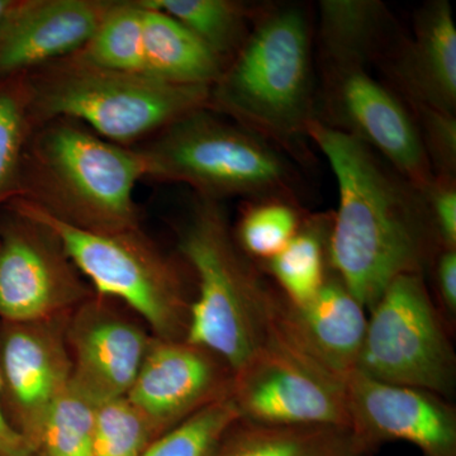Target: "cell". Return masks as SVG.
I'll list each match as a JSON object with an SVG mask.
<instances>
[{"label": "cell", "mask_w": 456, "mask_h": 456, "mask_svg": "<svg viewBox=\"0 0 456 456\" xmlns=\"http://www.w3.org/2000/svg\"><path fill=\"white\" fill-rule=\"evenodd\" d=\"M331 217L314 216L281 253L266 261L278 289L293 305H303L316 296L329 275V237Z\"/></svg>", "instance_id": "obj_23"}, {"label": "cell", "mask_w": 456, "mask_h": 456, "mask_svg": "<svg viewBox=\"0 0 456 456\" xmlns=\"http://www.w3.org/2000/svg\"><path fill=\"white\" fill-rule=\"evenodd\" d=\"M7 206L41 221L97 296L121 303L163 340H184L191 302L178 268L137 230L99 233L79 230L16 198Z\"/></svg>", "instance_id": "obj_7"}, {"label": "cell", "mask_w": 456, "mask_h": 456, "mask_svg": "<svg viewBox=\"0 0 456 456\" xmlns=\"http://www.w3.org/2000/svg\"><path fill=\"white\" fill-rule=\"evenodd\" d=\"M308 139L325 156L338 188L330 268L370 311L393 281L424 274L443 250L426 191L364 143L320 119H312Z\"/></svg>", "instance_id": "obj_1"}, {"label": "cell", "mask_w": 456, "mask_h": 456, "mask_svg": "<svg viewBox=\"0 0 456 456\" xmlns=\"http://www.w3.org/2000/svg\"><path fill=\"white\" fill-rule=\"evenodd\" d=\"M350 428L371 449L412 444L424 456H456L454 407L435 393L378 382L354 371L346 380Z\"/></svg>", "instance_id": "obj_15"}, {"label": "cell", "mask_w": 456, "mask_h": 456, "mask_svg": "<svg viewBox=\"0 0 456 456\" xmlns=\"http://www.w3.org/2000/svg\"><path fill=\"white\" fill-rule=\"evenodd\" d=\"M36 128L57 118L82 123L102 139L130 147L209 107L211 86L108 70L62 57L28 73Z\"/></svg>", "instance_id": "obj_5"}, {"label": "cell", "mask_w": 456, "mask_h": 456, "mask_svg": "<svg viewBox=\"0 0 456 456\" xmlns=\"http://www.w3.org/2000/svg\"><path fill=\"white\" fill-rule=\"evenodd\" d=\"M178 248L198 283L184 340L212 351L235 374L268 345L281 292L240 248L220 200H198Z\"/></svg>", "instance_id": "obj_4"}, {"label": "cell", "mask_w": 456, "mask_h": 456, "mask_svg": "<svg viewBox=\"0 0 456 456\" xmlns=\"http://www.w3.org/2000/svg\"><path fill=\"white\" fill-rule=\"evenodd\" d=\"M113 0H11L0 18V80L77 53Z\"/></svg>", "instance_id": "obj_16"}, {"label": "cell", "mask_w": 456, "mask_h": 456, "mask_svg": "<svg viewBox=\"0 0 456 456\" xmlns=\"http://www.w3.org/2000/svg\"><path fill=\"white\" fill-rule=\"evenodd\" d=\"M98 402L71 379L50 411L33 456H94Z\"/></svg>", "instance_id": "obj_26"}, {"label": "cell", "mask_w": 456, "mask_h": 456, "mask_svg": "<svg viewBox=\"0 0 456 456\" xmlns=\"http://www.w3.org/2000/svg\"><path fill=\"white\" fill-rule=\"evenodd\" d=\"M147 178L182 183L200 198L293 202L298 174L283 151L209 108L187 114L140 149Z\"/></svg>", "instance_id": "obj_6"}, {"label": "cell", "mask_w": 456, "mask_h": 456, "mask_svg": "<svg viewBox=\"0 0 456 456\" xmlns=\"http://www.w3.org/2000/svg\"><path fill=\"white\" fill-rule=\"evenodd\" d=\"M436 281L444 305L450 314L456 312V250L443 248L434 261Z\"/></svg>", "instance_id": "obj_32"}, {"label": "cell", "mask_w": 456, "mask_h": 456, "mask_svg": "<svg viewBox=\"0 0 456 456\" xmlns=\"http://www.w3.org/2000/svg\"><path fill=\"white\" fill-rule=\"evenodd\" d=\"M69 316L0 321V410L31 454L50 411L73 378L66 341Z\"/></svg>", "instance_id": "obj_12"}, {"label": "cell", "mask_w": 456, "mask_h": 456, "mask_svg": "<svg viewBox=\"0 0 456 456\" xmlns=\"http://www.w3.org/2000/svg\"><path fill=\"white\" fill-rule=\"evenodd\" d=\"M145 178L140 149L110 142L73 119L57 118L33 131L17 198L79 230L122 232L141 228L134 189Z\"/></svg>", "instance_id": "obj_3"}, {"label": "cell", "mask_w": 456, "mask_h": 456, "mask_svg": "<svg viewBox=\"0 0 456 456\" xmlns=\"http://www.w3.org/2000/svg\"><path fill=\"white\" fill-rule=\"evenodd\" d=\"M312 41L310 18L299 5L260 7L241 49L211 88L209 110L290 160L310 164L308 127L317 103Z\"/></svg>", "instance_id": "obj_2"}, {"label": "cell", "mask_w": 456, "mask_h": 456, "mask_svg": "<svg viewBox=\"0 0 456 456\" xmlns=\"http://www.w3.org/2000/svg\"><path fill=\"white\" fill-rule=\"evenodd\" d=\"M316 118L359 140L426 191L435 180L412 110L364 68H320Z\"/></svg>", "instance_id": "obj_11"}, {"label": "cell", "mask_w": 456, "mask_h": 456, "mask_svg": "<svg viewBox=\"0 0 456 456\" xmlns=\"http://www.w3.org/2000/svg\"><path fill=\"white\" fill-rule=\"evenodd\" d=\"M240 419L228 395L156 437L142 456H215L224 435Z\"/></svg>", "instance_id": "obj_27"}, {"label": "cell", "mask_w": 456, "mask_h": 456, "mask_svg": "<svg viewBox=\"0 0 456 456\" xmlns=\"http://www.w3.org/2000/svg\"><path fill=\"white\" fill-rule=\"evenodd\" d=\"M367 323L364 305L331 272L303 305H293L281 293L274 327L296 349L346 382L358 364Z\"/></svg>", "instance_id": "obj_17"}, {"label": "cell", "mask_w": 456, "mask_h": 456, "mask_svg": "<svg viewBox=\"0 0 456 456\" xmlns=\"http://www.w3.org/2000/svg\"><path fill=\"white\" fill-rule=\"evenodd\" d=\"M154 338L121 303L93 294L66 323L71 379L98 403L127 397Z\"/></svg>", "instance_id": "obj_13"}, {"label": "cell", "mask_w": 456, "mask_h": 456, "mask_svg": "<svg viewBox=\"0 0 456 456\" xmlns=\"http://www.w3.org/2000/svg\"><path fill=\"white\" fill-rule=\"evenodd\" d=\"M426 154L436 178L455 179L456 117L455 114L413 108Z\"/></svg>", "instance_id": "obj_30"}, {"label": "cell", "mask_w": 456, "mask_h": 456, "mask_svg": "<svg viewBox=\"0 0 456 456\" xmlns=\"http://www.w3.org/2000/svg\"><path fill=\"white\" fill-rule=\"evenodd\" d=\"M156 437L154 426L127 397L98 403L94 456H142Z\"/></svg>", "instance_id": "obj_29"}, {"label": "cell", "mask_w": 456, "mask_h": 456, "mask_svg": "<svg viewBox=\"0 0 456 456\" xmlns=\"http://www.w3.org/2000/svg\"><path fill=\"white\" fill-rule=\"evenodd\" d=\"M355 371L448 398L455 355L424 274L393 281L370 310Z\"/></svg>", "instance_id": "obj_8"}, {"label": "cell", "mask_w": 456, "mask_h": 456, "mask_svg": "<svg viewBox=\"0 0 456 456\" xmlns=\"http://www.w3.org/2000/svg\"><path fill=\"white\" fill-rule=\"evenodd\" d=\"M35 130L28 74L0 80V209L20 193L26 150Z\"/></svg>", "instance_id": "obj_25"}, {"label": "cell", "mask_w": 456, "mask_h": 456, "mask_svg": "<svg viewBox=\"0 0 456 456\" xmlns=\"http://www.w3.org/2000/svg\"><path fill=\"white\" fill-rule=\"evenodd\" d=\"M0 456H32L25 441L9 428L0 410Z\"/></svg>", "instance_id": "obj_33"}, {"label": "cell", "mask_w": 456, "mask_h": 456, "mask_svg": "<svg viewBox=\"0 0 456 456\" xmlns=\"http://www.w3.org/2000/svg\"><path fill=\"white\" fill-rule=\"evenodd\" d=\"M69 56L108 70L146 74L139 2H114L92 37Z\"/></svg>", "instance_id": "obj_24"}, {"label": "cell", "mask_w": 456, "mask_h": 456, "mask_svg": "<svg viewBox=\"0 0 456 456\" xmlns=\"http://www.w3.org/2000/svg\"><path fill=\"white\" fill-rule=\"evenodd\" d=\"M373 452L350 428L264 425L240 419L215 456H371Z\"/></svg>", "instance_id": "obj_20"}, {"label": "cell", "mask_w": 456, "mask_h": 456, "mask_svg": "<svg viewBox=\"0 0 456 456\" xmlns=\"http://www.w3.org/2000/svg\"><path fill=\"white\" fill-rule=\"evenodd\" d=\"M137 2L143 9L145 73L164 82L212 88L224 62L178 20Z\"/></svg>", "instance_id": "obj_21"}, {"label": "cell", "mask_w": 456, "mask_h": 456, "mask_svg": "<svg viewBox=\"0 0 456 456\" xmlns=\"http://www.w3.org/2000/svg\"><path fill=\"white\" fill-rule=\"evenodd\" d=\"M232 382V370L212 351L187 340L154 338L127 398L160 436L231 395Z\"/></svg>", "instance_id": "obj_14"}, {"label": "cell", "mask_w": 456, "mask_h": 456, "mask_svg": "<svg viewBox=\"0 0 456 456\" xmlns=\"http://www.w3.org/2000/svg\"><path fill=\"white\" fill-rule=\"evenodd\" d=\"M380 66L411 110L455 114L456 27L450 3L432 0L422 5L412 36H402Z\"/></svg>", "instance_id": "obj_18"}, {"label": "cell", "mask_w": 456, "mask_h": 456, "mask_svg": "<svg viewBox=\"0 0 456 456\" xmlns=\"http://www.w3.org/2000/svg\"><path fill=\"white\" fill-rule=\"evenodd\" d=\"M302 221L290 200H256L242 213L233 233L251 259L268 261L293 239Z\"/></svg>", "instance_id": "obj_28"}, {"label": "cell", "mask_w": 456, "mask_h": 456, "mask_svg": "<svg viewBox=\"0 0 456 456\" xmlns=\"http://www.w3.org/2000/svg\"><path fill=\"white\" fill-rule=\"evenodd\" d=\"M93 294L53 230L13 207L0 209V321L69 316Z\"/></svg>", "instance_id": "obj_10"}, {"label": "cell", "mask_w": 456, "mask_h": 456, "mask_svg": "<svg viewBox=\"0 0 456 456\" xmlns=\"http://www.w3.org/2000/svg\"><path fill=\"white\" fill-rule=\"evenodd\" d=\"M231 397L246 421L350 428L346 382L321 368L277 330L233 374Z\"/></svg>", "instance_id": "obj_9"}, {"label": "cell", "mask_w": 456, "mask_h": 456, "mask_svg": "<svg viewBox=\"0 0 456 456\" xmlns=\"http://www.w3.org/2000/svg\"><path fill=\"white\" fill-rule=\"evenodd\" d=\"M402 36L391 11L379 0L318 3V68L380 65Z\"/></svg>", "instance_id": "obj_19"}, {"label": "cell", "mask_w": 456, "mask_h": 456, "mask_svg": "<svg viewBox=\"0 0 456 456\" xmlns=\"http://www.w3.org/2000/svg\"><path fill=\"white\" fill-rule=\"evenodd\" d=\"M178 20L224 64L248 38L260 7L231 0H140Z\"/></svg>", "instance_id": "obj_22"}, {"label": "cell", "mask_w": 456, "mask_h": 456, "mask_svg": "<svg viewBox=\"0 0 456 456\" xmlns=\"http://www.w3.org/2000/svg\"><path fill=\"white\" fill-rule=\"evenodd\" d=\"M432 222L443 248L456 250V185L455 179L436 178L426 189Z\"/></svg>", "instance_id": "obj_31"}, {"label": "cell", "mask_w": 456, "mask_h": 456, "mask_svg": "<svg viewBox=\"0 0 456 456\" xmlns=\"http://www.w3.org/2000/svg\"><path fill=\"white\" fill-rule=\"evenodd\" d=\"M9 4H11V0H0V18H2Z\"/></svg>", "instance_id": "obj_34"}]
</instances>
